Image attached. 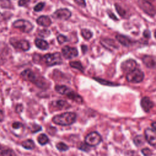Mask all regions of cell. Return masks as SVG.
Returning a JSON list of instances; mask_svg holds the SVG:
<instances>
[{
	"label": "cell",
	"instance_id": "26",
	"mask_svg": "<svg viewBox=\"0 0 156 156\" xmlns=\"http://www.w3.org/2000/svg\"><path fill=\"white\" fill-rule=\"evenodd\" d=\"M81 35L85 40L90 39L93 36V33L88 29H83L81 30Z\"/></svg>",
	"mask_w": 156,
	"mask_h": 156
},
{
	"label": "cell",
	"instance_id": "32",
	"mask_svg": "<svg viewBox=\"0 0 156 156\" xmlns=\"http://www.w3.org/2000/svg\"><path fill=\"white\" fill-rule=\"evenodd\" d=\"M44 6V4L43 2H40L38 4H37L34 8V10L35 12H39V11H41L43 7Z\"/></svg>",
	"mask_w": 156,
	"mask_h": 156
},
{
	"label": "cell",
	"instance_id": "27",
	"mask_svg": "<svg viewBox=\"0 0 156 156\" xmlns=\"http://www.w3.org/2000/svg\"><path fill=\"white\" fill-rule=\"evenodd\" d=\"M69 65L72 68H76V69H77L79 71H82L83 70V66H82V64L80 62H78V61L71 62L69 63Z\"/></svg>",
	"mask_w": 156,
	"mask_h": 156
},
{
	"label": "cell",
	"instance_id": "11",
	"mask_svg": "<svg viewBox=\"0 0 156 156\" xmlns=\"http://www.w3.org/2000/svg\"><path fill=\"white\" fill-rule=\"evenodd\" d=\"M62 52L63 57L66 59H71L78 55L77 49L68 46H64L62 49Z\"/></svg>",
	"mask_w": 156,
	"mask_h": 156
},
{
	"label": "cell",
	"instance_id": "39",
	"mask_svg": "<svg viewBox=\"0 0 156 156\" xmlns=\"http://www.w3.org/2000/svg\"><path fill=\"white\" fill-rule=\"evenodd\" d=\"M143 36L146 38H149L151 37V32L149 30H145L143 32Z\"/></svg>",
	"mask_w": 156,
	"mask_h": 156
},
{
	"label": "cell",
	"instance_id": "19",
	"mask_svg": "<svg viewBox=\"0 0 156 156\" xmlns=\"http://www.w3.org/2000/svg\"><path fill=\"white\" fill-rule=\"evenodd\" d=\"M143 62L144 63V64L149 68H152L155 66V62L154 60V58L149 55H144L143 58Z\"/></svg>",
	"mask_w": 156,
	"mask_h": 156
},
{
	"label": "cell",
	"instance_id": "1",
	"mask_svg": "<svg viewBox=\"0 0 156 156\" xmlns=\"http://www.w3.org/2000/svg\"><path fill=\"white\" fill-rule=\"evenodd\" d=\"M22 78L26 80L30 81L40 88H44L46 85L44 79L37 75L32 70L27 69L21 73Z\"/></svg>",
	"mask_w": 156,
	"mask_h": 156
},
{
	"label": "cell",
	"instance_id": "6",
	"mask_svg": "<svg viewBox=\"0 0 156 156\" xmlns=\"http://www.w3.org/2000/svg\"><path fill=\"white\" fill-rule=\"evenodd\" d=\"M144 79V73L139 69L136 68L132 71L127 74L126 79L128 82L132 83H138Z\"/></svg>",
	"mask_w": 156,
	"mask_h": 156
},
{
	"label": "cell",
	"instance_id": "43",
	"mask_svg": "<svg viewBox=\"0 0 156 156\" xmlns=\"http://www.w3.org/2000/svg\"><path fill=\"white\" fill-rule=\"evenodd\" d=\"M154 36H155V38H156V30L154 31Z\"/></svg>",
	"mask_w": 156,
	"mask_h": 156
},
{
	"label": "cell",
	"instance_id": "25",
	"mask_svg": "<svg viewBox=\"0 0 156 156\" xmlns=\"http://www.w3.org/2000/svg\"><path fill=\"white\" fill-rule=\"evenodd\" d=\"M133 142L136 146H140L144 144V138L142 135H137L133 138Z\"/></svg>",
	"mask_w": 156,
	"mask_h": 156
},
{
	"label": "cell",
	"instance_id": "40",
	"mask_svg": "<svg viewBox=\"0 0 156 156\" xmlns=\"http://www.w3.org/2000/svg\"><path fill=\"white\" fill-rule=\"evenodd\" d=\"M4 119V115L1 110H0V122L2 121Z\"/></svg>",
	"mask_w": 156,
	"mask_h": 156
},
{
	"label": "cell",
	"instance_id": "10",
	"mask_svg": "<svg viewBox=\"0 0 156 156\" xmlns=\"http://www.w3.org/2000/svg\"><path fill=\"white\" fill-rule=\"evenodd\" d=\"M71 16V12L67 9H60L56 10L52 15V17L61 20H67Z\"/></svg>",
	"mask_w": 156,
	"mask_h": 156
},
{
	"label": "cell",
	"instance_id": "4",
	"mask_svg": "<svg viewBox=\"0 0 156 156\" xmlns=\"http://www.w3.org/2000/svg\"><path fill=\"white\" fill-rule=\"evenodd\" d=\"M44 62L49 66L60 65L62 63L61 55L59 52H55L53 54H47L43 57Z\"/></svg>",
	"mask_w": 156,
	"mask_h": 156
},
{
	"label": "cell",
	"instance_id": "34",
	"mask_svg": "<svg viewBox=\"0 0 156 156\" xmlns=\"http://www.w3.org/2000/svg\"><path fill=\"white\" fill-rule=\"evenodd\" d=\"M141 152L144 156H151L152 155V151L149 148H144L141 150Z\"/></svg>",
	"mask_w": 156,
	"mask_h": 156
},
{
	"label": "cell",
	"instance_id": "17",
	"mask_svg": "<svg viewBox=\"0 0 156 156\" xmlns=\"http://www.w3.org/2000/svg\"><path fill=\"white\" fill-rule=\"evenodd\" d=\"M116 38L122 45L126 47L130 46L132 43V41L129 38L122 35H117L116 36Z\"/></svg>",
	"mask_w": 156,
	"mask_h": 156
},
{
	"label": "cell",
	"instance_id": "9",
	"mask_svg": "<svg viewBox=\"0 0 156 156\" xmlns=\"http://www.w3.org/2000/svg\"><path fill=\"white\" fill-rule=\"evenodd\" d=\"M11 44L16 49H20L23 51H28L30 48V45L29 42L25 40H17L14 38H12L10 40Z\"/></svg>",
	"mask_w": 156,
	"mask_h": 156
},
{
	"label": "cell",
	"instance_id": "29",
	"mask_svg": "<svg viewBox=\"0 0 156 156\" xmlns=\"http://www.w3.org/2000/svg\"><path fill=\"white\" fill-rule=\"evenodd\" d=\"M115 8L117 12L119 14L120 16H121L122 17H125V16L126 15V12L119 5H118V4H115Z\"/></svg>",
	"mask_w": 156,
	"mask_h": 156
},
{
	"label": "cell",
	"instance_id": "21",
	"mask_svg": "<svg viewBox=\"0 0 156 156\" xmlns=\"http://www.w3.org/2000/svg\"><path fill=\"white\" fill-rule=\"evenodd\" d=\"M68 103L63 100H58L52 102V105L58 110H61L64 108H66Z\"/></svg>",
	"mask_w": 156,
	"mask_h": 156
},
{
	"label": "cell",
	"instance_id": "22",
	"mask_svg": "<svg viewBox=\"0 0 156 156\" xmlns=\"http://www.w3.org/2000/svg\"><path fill=\"white\" fill-rule=\"evenodd\" d=\"M0 156H16V154L12 149L0 146Z\"/></svg>",
	"mask_w": 156,
	"mask_h": 156
},
{
	"label": "cell",
	"instance_id": "7",
	"mask_svg": "<svg viewBox=\"0 0 156 156\" xmlns=\"http://www.w3.org/2000/svg\"><path fill=\"white\" fill-rule=\"evenodd\" d=\"M138 4L141 9L147 15L153 16L156 13V10L151 2L147 0H138Z\"/></svg>",
	"mask_w": 156,
	"mask_h": 156
},
{
	"label": "cell",
	"instance_id": "37",
	"mask_svg": "<svg viewBox=\"0 0 156 156\" xmlns=\"http://www.w3.org/2000/svg\"><path fill=\"white\" fill-rule=\"evenodd\" d=\"M107 13H108V16H109V17L110 18H112V20H115V21H118L117 17L114 15V13L112 12H111L110 10V11H107Z\"/></svg>",
	"mask_w": 156,
	"mask_h": 156
},
{
	"label": "cell",
	"instance_id": "18",
	"mask_svg": "<svg viewBox=\"0 0 156 156\" xmlns=\"http://www.w3.org/2000/svg\"><path fill=\"white\" fill-rule=\"evenodd\" d=\"M37 23L40 26L48 27L51 24L52 21L48 16H40L37 18Z\"/></svg>",
	"mask_w": 156,
	"mask_h": 156
},
{
	"label": "cell",
	"instance_id": "15",
	"mask_svg": "<svg viewBox=\"0 0 156 156\" xmlns=\"http://www.w3.org/2000/svg\"><path fill=\"white\" fill-rule=\"evenodd\" d=\"M141 106L146 112H147L153 107L154 104L149 98L144 97L141 101Z\"/></svg>",
	"mask_w": 156,
	"mask_h": 156
},
{
	"label": "cell",
	"instance_id": "16",
	"mask_svg": "<svg viewBox=\"0 0 156 156\" xmlns=\"http://www.w3.org/2000/svg\"><path fill=\"white\" fill-rule=\"evenodd\" d=\"M12 129L14 130V135L20 136L24 130V125L19 122H14L12 124Z\"/></svg>",
	"mask_w": 156,
	"mask_h": 156
},
{
	"label": "cell",
	"instance_id": "30",
	"mask_svg": "<svg viewBox=\"0 0 156 156\" xmlns=\"http://www.w3.org/2000/svg\"><path fill=\"white\" fill-rule=\"evenodd\" d=\"M30 131L32 133H36L38 131H40L41 130V127L39 125H37V124H32L30 128Z\"/></svg>",
	"mask_w": 156,
	"mask_h": 156
},
{
	"label": "cell",
	"instance_id": "38",
	"mask_svg": "<svg viewBox=\"0 0 156 156\" xmlns=\"http://www.w3.org/2000/svg\"><path fill=\"white\" fill-rule=\"evenodd\" d=\"M29 0H20L18 1V5L20 6H24L27 5V4L29 2Z\"/></svg>",
	"mask_w": 156,
	"mask_h": 156
},
{
	"label": "cell",
	"instance_id": "24",
	"mask_svg": "<svg viewBox=\"0 0 156 156\" xmlns=\"http://www.w3.org/2000/svg\"><path fill=\"white\" fill-rule=\"evenodd\" d=\"M37 140H38V142L39 143V144H40L41 145H44L49 142L48 137L46 135H45L44 133L40 134L38 136Z\"/></svg>",
	"mask_w": 156,
	"mask_h": 156
},
{
	"label": "cell",
	"instance_id": "35",
	"mask_svg": "<svg viewBox=\"0 0 156 156\" xmlns=\"http://www.w3.org/2000/svg\"><path fill=\"white\" fill-rule=\"evenodd\" d=\"M74 1L78 5L82 7H85L86 6V2L85 0H74Z\"/></svg>",
	"mask_w": 156,
	"mask_h": 156
},
{
	"label": "cell",
	"instance_id": "14",
	"mask_svg": "<svg viewBox=\"0 0 156 156\" xmlns=\"http://www.w3.org/2000/svg\"><path fill=\"white\" fill-rule=\"evenodd\" d=\"M101 44L107 49L108 50H113L115 49L118 48V46L115 41V40L112 39H109V38H104L101 40L100 41Z\"/></svg>",
	"mask_w": 156,
	"mask_h": 156
},
{
	"label": "cell",
	"instance_id": "20",
	"mask_svg": "<svg viewBox=\"0 0 156 156\" xmlns=\"http://www.w3.org/2000/svg\"><path fill=\"white\" fill-rule=\"evenodd\" d=\"M35 45L37 48L41 50H46L49 48V44L47 41L41 39H36L35 40Z\"/></svg>",
	"mask_w": 156,
	"mask_h": 156
},
{
	"label": "cell",
	"instance_id": "36",
	"mask_svg": "<svg viewBox=\"0 0 156 156\" xmlns=\"http://www.w3.org/2000/svg\"><path fill=\"white\" fill-rule=\"evenodd\" d=\"M79 149H81V150H83L84 151H88L89 150V147H88V145H87L86 143L84 144L83 143H82L80 144V146L79 147Z\"/></svg>",
	"mask_w": 156,
	"mask_h": 156
},
{
	"label": "cell",
	"instance_id": "44",
	"mask_svg": "<svg viewBox=\"0 0 156 156\" xmlns=\"http://www.w3.org/2000/svg\"><path fill=\"white\" fill-rule=\"evenodd\" d=\"M147 1H148L151 2V1H155V0H147Z\"/></svg>",
	"mask_w": 156,
	"mask_h": 156
},
{
	"label": "cell",
	"instance_id": "12",
	"mask_svg": "<svg viewBox=\"0 0 156 156\" xmlns=\"http://www.w3.org/2000/svg\"><path fill=\"white\" fill-rule=\"evenodd\" d=\"M137 66V63L135 60L133 59H129L122 63L121 68L123 72L127 74L135 69Z\"/></svg>",
	"mask_w": 156,
	"mask_h": 156
},
{
	"label": "cell",
	"instance_id": "41",
	"mask_svg": "<svg viewBox=\"0 0 156 156\" xmlns=\"http://www.w3.org/2000/svg\"><path fill=\"white\" fill-rule=\"evenodd\" d=\"M152 127L154 128V129L156 131V122H154L152 123Z\"/></svg>",
	"mask_w": 156,
	"mask_h": 156
},
{
	"label": "cell",
	"instance_id": "23",
	"mask_svg": "<svg viewBox=\"0 0 156 156\" xmlns=\"http://www.w3.org/2000/svg\"><path fill=\"white\" fill-rule=\"evenodd\" d=\"M21 146L26 149H33L35 147V143L32 140H27L21 143Z\"/></svg>",
	"mask_w": 156,
	"mask_h": 156
},
{
	"label": "cell",
	"instance_id": "33",
	"mask_svg": "<svg viewBox=\"0 0 156 156\" xmlns=\"http://www.w3.org/2000/svg\"><path fill=\"white\" fill-rule=\"evenodd\" d=\"M67 38L63 35H59L57 37V41L60 44H63V43L67 41Z\"/></svg>",
	"mask_w": 156,
	"mask_h": 156
},
{
	"label": "cell",
	"instance_id": "13",
	"mask_svg": "<svg viewBox=\"0 0 156 156\" xmlns=\"http://www.w3.org/2000/svg\"><path fill=\"white\" fill-rule=\"evenodd\" d=\"M144 137L151 145L156 146V133L152 129H146L144 131Z\"/></svg>",
	"mask_w": 156,
	"mask_h": 156
},
{
	"label": "cell",
	"instance_id": "5",
	"mask_svg": "<svg viewBox=\"0 0 156 156\" xmlns=\"http://www.w3.org/2000/svg\"><path fill=\"white\" fill-rule=\"evenodd\" d=\"M13 26L24 33H29L34 28L33 24L25 20H18L13 23Z\"/></svg>",
	"mask_w": 156,
	"mask_h": 156
},
{
	"label": "cell",
	"instance_id": "28",
	"mask_svg": "<svg viewBox=\"0 0 156 156\" xmlns=\"http://www.w3.org/2000/svg\"><path fill=\"white\" fill-rule=\"evenodd\" d=\"M56 147L60 151H66L68 149V146L64 143L59 142L56 144Z\"/></svg>",
	"mask_w": 156,
	"mask_h": 156
},
{
	"label": "cell",
	"instance_id": "2",
	"mask_svg": "<svg viewBox=\"0 0 156 156\" xmlns=\"http://www.w3.org/2000/svg\"><path fill=\"white\" fill-rule=\"evenodd\" d=\"M76 115L73 112H65L53 117L52 121L58 125L69 126L76 121Z\"/></svg>",
	"mask_w": 156,
	"mask_h": 156
},
{
	"label": "cell",
	"instance_id": "31",
	"mask_svg": "<svg viewBox=\"0 0 156 156\" xmlns=\"http://www.w3.org/2000/svg\"><path fill=\"white\" fill-rule=\"evenodd\" d=\"M49 34H50V31L48 29H43V30H40L38 33V35L43 38L48 37L49 35Z\"/></svg>",
	"mask_w": 156,
	"mask_h": 156
},
{
	"label": "cell",
	"instance_id": "8",
	"mask_svg": "<svg viewBox=\"0 0 156 156\" xmlns=\"http://www.w3.org/2000/svg\"><path fill=\"white\" fill-rule=\"evenodd\" d=\"M102 141L101 136L96 132H92L88 133L85 138V143L90 146H96Z\"/></svg>",
	"mask_w": 156,
	"mask_h": 156
},
{
	"label": "cell",
	"instance_id": "3",
	"mask_svg": "<svg viewBox=\"0 0 156 156\" xmlns=\"http://www.w3.org/2000/svg\"><path fill=\"white\" fill-rule=\"evenodd\" d=\"M55 91L62 94L67 96L69 99L76 101L78 103L82 102V98L77 94L74 93L72 90L65 85H56L55 87Z\"/></svg>",
	"mask_w": 156,
	"mask_h": 156
},
{
	"label": "cell",
	"instance_id": "42",
	"mask_svg": "<svg viewBox=\"0 0 156 156\" xmlns=\"http://www.w3.org/2000/svg\"><path fill=\"white\" fill-rule=\"evenodd\" d=\"M4 19V17H3V15H2V13L0 12V23Z\"/></svg>",
	"mask_w": 156,
	"mask_h": 156
}]
</instances>
